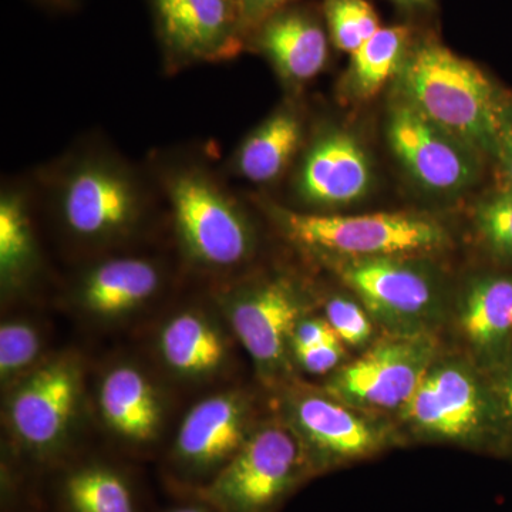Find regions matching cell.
<instances>
[{
  "instance_id": "obj_31",
  "label": "cell",
  "mask_w": 512,
  "mask_h": 512,
  "mask_svg": "<svg viewBox=\"0 0 512 512\" xmlns=\"http://www.w3.org/2000/svg\"><path fill=\"white\" fill-rule=\"evenodd\" d=\"M339 339L335 330L326 318L319 316H305L299 320L292 333L291 349L292 355L299 350L315 348V346L328 343L330 340Z\"/></svg>"
},
{
  "instance_id": "obj_30",
  "label": "cell",
  "mask_w": 512,
  "mask_h": 512,
  "mask_svg": "<svg viewBox=\"0 0 512 512\" xmlns=\"http://www.w3.org/2000/svg\"><path fill=\"white\" fill-rule=\"evenodd\" d=\"M345 343L340 339L330 340L315 348L293 353L298 365L311 375H329L342 366L346 357Z\"/></svg>"
},
{
  "instance_id": "obj_19",
  "label": "cell",
  "mask_w": 512,
  "mask_h": 512,
  "mask_svg": "<svg viewBox=\"0 0 512 512\" xmlns=\"http://www.w3.org/2000/svg\"><path fill=\"white\" fill-rule=\"evenodd\" d=\"M160 282L157 266L146 259H111L84 278L80 299L96 315L120 316L150 301Z\"/></svg>"
},
{
  "instance_id": "obj_21",
  "label": "cell",
  "mask_w": 512,
  "mask_h": 512,
  "mask_svg": "<svg viewBox=\"0 0 512 512\" xmlns=\"http://www.w3.org/2000/svg\"><path fill=\"white\" fill-rule=\"evenodd\" d=\"M165 363L180 375L201 377L220 369L227 343L220 330L195 312L175 315L160 333Z\"/></svg>"
},
{
  "instance_id": "obj_27",
  "label": "cell",
  "mask_w": 512,
  "mask_h": 512,
  "mask_svg": "<svg viewBox=\"0 0 512 512\" xmlns=\"http://www.w3.org/2000/svg\"><path fill=\"white\" fill-rule=\"evenodd\" d=\"M325 318L346 346L369 348L375 335V320L362 302L335 295L326 302Z\"/></svg>"
},
{
  "instance_id": "obj_25",
  "label": "cell",
  "mask_w": 512,
  "mask_h": 512,
  "mask_svg": "<svg viewBox=\"0 0 512 512\" xmlns=\"http://www.w3.org/2000/svg\"><path fill=\"white\" fill-rule=\"evenodd\" d=\"M325 15L333 43L350 55L382 28L367 0H326Z\"/></svg>"
},
{
  "instance_id": "obj_32",
  "label": "cell",
  "mask_w": 512,
  "mask_h": 512,
  "mask_svg": "<svg viewBox=\"0 0 512 512\" xmlns=\"http://www.w3.org/2000/svg\"><path fill=\"white\" fill-rule=\"evenodd\" d=\"M293 0H238L242 28L247 40L269 16L286 8Z\"/></svg>"
},
{
  "instance_id": "obj_16",
  "label": "cell",
  "mask_w": 512,
  "mask_h": 512,
  "mask_svg": "<svg viewBox=\"0 0 512 512\" xmlns=\"http://www.w3.org/2000/svg\"><path fill=\"white\" fill-rule=\"evenodd\" d=\"M249 40L292 83L309 82L328 62L325 30L315 16L303 9L286 6L278 10L256 28Z\"/></svg>"
},
{
  "instance_id": "obj_6",
  "label": "cell",
  "mask_w": 512,
  "mask_h": 512,
  "mask_svg": "<svg viewBox=\"0 0 512 512\" xmlns=\"http://www.w3.org/2000/svg\"><path fill=\"white\" fill-rule=\"evenodd\" d=\"M168 197L181 244L192 261L234 268L254 254V229L237 202L211 175L185 168L168 178Z\"/></svg>"
},
{
  "instance_id": "obj_26",
  "label": "cell",
  "mask_w": 512,
  "mask_h": 512,
  "mask_svg": "<svg viewBox=\"0 0 512 512\" xmlns=\"http://www.w3.org/2000/svg\"><path fill=\"white\" fill-rule=\"evenodd\" d=\"M474 224L485 248L512 264V190L501 188L478 202Z\"/></svg>"
},
{
  "instance_id": "obj_13",
  "label": "cell",
  "mask_w": 512,
  "mask_h": 512,
  "mask_svg": "<svg viewBox=\"0 0 512 512\" xmlns=\"http://www.w3.org/2000/svg\"><path fill=\"white\" fill-rule=\"evenodd\" d=\"M80 370L70 359L40 366L20 382L9 402V421L20 443L35 453L55 450L72 426L80 399Z\"/></svg>"
},
{
  "instance_id": "obj_22",
  "label": "cell",
  "mask_w": 512,
  "mask_h": 512,
  "mask_svg": "<svg viewBox=\"0 0 512 512\" xmlns=\"http://www.w3.org/2000/svg\"><path fill=\"white\" fill-rule=\"evenodd\" d=\"M410 30L404 26L380 28L352 55L343 92L349 99H372L399 74L410 50Z\"/></svg>"
},
{
  "instance_id": "obj_15",
  "label": "cell",
  "mask_w": 512,
  "mask_h": 512,
  "mask_svg": "<svg viewBox=\"0 0 512 512\" xmlns=\"http://www.w3.org/2000/svg\"><path fill=\"white\" fill-rule=\"evenodd\" d=\"M372 173L362 146L345 131L316 140L299 170V197L316 207H342L365 197Z\"/></svg>"
},
{
  "instance_id": "obj_28",
  "label": "cell",
  "mask_w": 512,
  "mask_h": 512,
  "mask_svg": "<svg viewBox=\"0 0 512 512\" xmlns=\"http://www.w3.org/2000/svg\"><path fill=\"white\" fill-rule=\"evenodd\" d=\"M39 333L30 323L12 320L0 328V375L3 380L19 375L35 362L40 352Z\"/></svg>"
},
{
  "instance_id": "obj_36",
  "label": "cell",
  "mask_w": 512,
  "mask_h": 512,
  "mask_svg": "<svg viewBox=\"0 0 512 512\" xmlns=\"http://www.w3.org/2000/svg\"><path fill=\"white\" fill-rule=\"evenodd\" d=\"M46 2L52 3V5H63L67 0H46Z\"/></svg>"
},
{
  "instance_id": "obj_8",
  "label": "cell",
  "mask_w": 512,
  "mask_h": 512,
  "mask_svg": "<svg viewBox=\"0 0 512 512\" xmlns=\"http://www.w3.org/2000/svg\"><path fill=\"white\" fill-rule=\"evenodd\" d=\"M440 356L434 335H386L335 370L323 392L366 412L399 413Z\"/></svg>"
},
{
  "instance_id": "obj_5",
  "label": "cell",
  "mask_w": 512,
  "mask_h": 512,
  "mask_svg": "<svg viewBox=\"0 0 512 512\" xmlns=\"http://www.w3.org/2000/svg\"><path fill=\"white\" fill-rule=\"evenodd\" d=\"M309 474L305 451L285 421L265 424L200 494L215 512H271Z\"/></svg>"
},
{
  "instance_id": "obj_24",
  "label": "cell",
  "mask_w": 512,
  "mask_h": 512,
  "mask_svg": "<svg viewBox=\"0 0 512 512\" xmlns=\"http://www.w3.org/2000/svg\"><path fill=\"white\" fill-rule=\"evenodd\" d=\"M36 262L35 238L25 200L6 192L0 201V274L5 285L18 284Z\"/></svg>"
},
{
  "instance_id": "obj_33",
  "label": "cell",
  "mask_w": 512,
  "mask_h": 512,
  "mask_svg": "<svg viewBox=\"0 0 512 512\" xmlns=\"http://www.w3.org/2000/svg\"><path fill=\"white\" fill-rule=\"evenodd\" d=\"M495 158L500 161L501 171H503L505 181H507L505 187L512 190V111L507 121H505Z\"/></svg>"
},
{
  "instance_id": "obj_14",
  "label": "cell",
  "mask_w": 512,
  "mask_h": 512,
  "mask_svg": "<svg viewBox=\"0 0 512 512\" xmlns=\"http://www.w3.org/2000/svg\"><path fill=\"white\" fill-rule=\"evenodd\" d=\"M248 426L244 397L237 393L207 397L185 416L175 440V460L187 473L212 478L244 446L251 434Z\"/></svg>"
},
{
  "instance_id": "obj_2",
  "label": "cell",
  "mask_w": 512,
  "mask_h": 512,
  "mask_svg": "<svg viewBox=\"0 0 512 512\" xmlns=\"http://www.w3.org/2000/svg\"><path fill=\"white\" fill-rule=\"evenodd\" d=\"M271 215L286 237L323 258H423L450 245V235L439 221L413 212L343 217L274 207Z\"/></svg>"
},
{
  "instance_id": "obj_34",
  "label": "cell",
  "mask_w": 512,
  "mask_h": 512,
  "mask_svg": "<svg viewBox=\"0 0 512 512\" xmlns=\"http://www.w3.org/2000/svg\"><path fill=\"white\" fill-rule=\"evenodd\" d=\"M396 5L403 6V8H416V6H423L429 3L430 0H392Z\"/></svg>"
},
{
  "instance_id": "obj_17",
  "label": "cell",
  "mask_w": 512,
  "mask_h": 512,
  "mask_svg": "<svg viewBox=\"0 0 512 512\" xmlns=\"http://www.w3.org/2000/svg\"><path fill=\"white\" fill-rule=\"evenodd\" d=\"M457 323L483 369L500 359L512 348V276L471 282L458 303Z\"/></svg>"
},
{
  "instance_id": "obj_35",
  "label": "cell",
  "mask_w": 512,
  "mask_h": 512,
  "mask_svg": "<svg viewBox=\"0 0 512 512\" xmlns=\"http://www.w3.org/2000/svg\"><path fill=\"white\" fill-rule=\"evenodd\" d=\"M168 512H211L208 508L200 507V505H187V507L175 508Z\"/></svg>"
},
{
  "instance_id": "obj_3",
  "label": "cell",
  "mask_w": 512,
  "mask_h": 512,
  "mask_svg": "<svg viewBox=\"0 0 512 512\" xmlns=\"http://www.w3.org/2000/svg\"><path fill=\"white\" fill-rule=\"evenodd\" d=\"M419 439L483 447L501 436L493 392L481 366L440 356L399 412Z\"/></svg>"
},
{
  "instance_id": "obj_9",
  "label": "cell",
  "mask_w": 512,
  "mask_h": 512,
  "mask_svg": "<svg viewBox=\"0 0 512 512\" xmlns=\"http://www.w3.org/2000/svg\"><path fill=\"white\" fill-rule=\"evenodd\" d=\"M225 311L259 376L281 380L291 367L293 330L311 311L305 292L282 276L265 279L232 293Z\"/></svg>"
},
{
  "instance_id": "obj_23",
  "label": "cell",
  "mask_w": 512,
  "mask_h": 512,
  "mask_svg": "<svg viewBox=\"0 0 512 512\" xmlns=\"http://www.w3.org/2000/svg\"><path fill=\"white\" fill-rule=\"evenodd\" d=\"M64 504L70 512H136L126 478L106 466H83L63 483Z\"/></svg>"
},
{
  "instance_id": "obj_4",
  "label": "cell",
  "mask_w": 512,
  "mask_h": 512,
  "mask_svg": "<svg viewBox=\"0 0 512 512\" xmlns=\"http://www.w3.org/2000/svg\"><path fill=\"white\" fill-rule=\"evenodd\" d=\"M387 335H434L446 315L439 276L412 256L323 258Z\"/></svg>"
},
{
  "instance_id": "obj_10",
  "label": "cell",
  "mask_w": 512,
  "mask_h": 512,
  "mask_svg": "<svg viewBox=\"0 0 512 512\" xmlns=\"http://www.w3.org/2000/svg\"><path fill=\"white\" fill-rule=\"evenodd\" d=\"M387 138L400 163L427 191L453 195L476 184L480 154L402 96L390 107Z\"/></svg>"
},
{
  "instance_id": "obj_20",
  "label": "cell",
  "mask_w": 512,
  "mask_h": 512,
  "mask_svg": "<svg viewBox=\"0 0 512 512\" xmlns=\"http://www.w3.org/2000/svg\"><path fill=\"white\" fill-rule=\"evenodd\" d=\"M303 137L302 121L291 109H281L266 119L238 150V173L251 183L269 184L288 167Z\"/></svg>"
},
{
  "instance_id": "obj_1",
  "label": "cell",
  "mask_w": 512,
  "mask_h": 512,
  "mask_svg": "<svg viewBox=\"0 0 512 512\" xmlns=\"http://www.w3.org/2000/svg\"><path fill=\"white\" fill-rule=\"evenodd\" d=\"M400 96L478 154L497 156L512 99L487 74L437 42L410 47L399 74Z\"/></svg>"
},
{
  "instance_id": "obj_18",
  "label": "cell",
  "mask_w": 512,
  "mask_h": 512,
  "mask_svg": "<svg viewBox=\"0 0 512 512\" xmlns=\"http://www.w3.org/2000/svg\"><path fill=\"white\" fill-rule=\"evenodd\" d=\"M101 414L114 433L124 440L147 443L161 426L160 397L144 373L133 366H117L100 386Z\"/></svg>"
},
{
  "instance_id": "obj_29",
  "label": "cell",
  "mask_w": 512,
  "mask_h": 512,
  "mask_svg": "<svg viewBox=\"0 0 512 512\" xmlns=\"http://www.w3.org/2000/svg\"><path fill=\"white\" fill-rule=\"evenodd\" d=\"M484 372L493 392L501 436L512 444V348L484 367Z\"/></svg>"
},
{
  "instance_id": "obj_11",
  "label": "cell",
  "mask_w": 512,
  "mask_h": 512,
  "mask_svg": "<svg viewBox=\"0 0 512 512\" xmlns=\"http://www.w3.org/2000/svg\"><path fill=\"white\" fill-rule=\"evenodd\" d=\"M59 204L72 234L103 241L130 231L144 202L140 185L128 171L106 160H90L64 178Z\"/></svg>"
},
{
  "instance_id": "obj_12",
  "label": "cell",
  "mask_w": 512,
  "mask_h": 512,
  "mask_svg": "<svg viewBox=\"0 0 512 512\" xmlns=\"http://www.w3.org/2000/svg\"><path fill=\"white\" fill-rule=\"evenodd\" d=\"M150 5L170 66L232 59L248 42L238 0H150Z\"/></svg>"
},
{
  "instance_id": "obj_7",
  "label": "cell",
  "mask_w": 512,
  "mask_h": 512,
  "mask_svg": "<svg viewBox=\"0 0 512 512\" xmlns=\"http://www.w3.org/2000/svg\"><path fill=\"white\" fill-rule=\"evenodd\" d=\"M284 413L312 474L365 460L399 443L396 427L383 414L357 409L325 392L289 396Z\"/></svg>"
}]
</instances>
